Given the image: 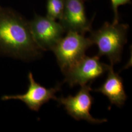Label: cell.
<instances>
[{"label": "cell", "instance_id": "cell-1", "mask_svg": "<svg viewBox=\"0 0 132 132\" xmlns=\"http://www.w3.org/2000/svg\"><path fill=\"white\" fill-rule=\"evenodd\" d=\"M29 23L11 9L0 5V54L23 60L40 56Z\"/></svg>", "mask_w": 132, "mask_h": 132}, {"label": "cell", "instance_id": "cell-2", "mask_svg": "<svg viewBox=\"0 0 132 132\" xmlns=\"http://www.w3.org/2000/svg\"><path fill=\"white\" fill-rule=\"evenodd\" d=\"M127 24L108 22L95 31H90L89 39L98 48L97 55H105L113 65L120 61L123 48L127 42Z\"/></svg>", "mask_w": 132, "mask_h": 132}, {"label": "cell", "instance_id": "cell-3", "mask_svg": "<svg viewBox=\"0 0 132 132\" xmlns=\"http://www.w3.org/2000/svg\"><path fill=\"white\" fill-rule=\"evenodd\" d=\"M93 45L89 38L73 31L67 32L52 49L59 67L65 73L85 55L86 50Z\"/></svg>", "mask_w": 132, "mask_h": 132}, {"label": "cell", "instance_id": "cell-4", "mask_svg": "<svg viewBox=\"0 0 132 132\" xmlns=\"http://www.w3.org/2000/svg\"><path fill=\"white\" fill-rule=\"evenodd\" d=\"M28 23L33 39L42 51H52L65 32L61 24L47 16L35 14Z\"/></svg>", "mask_w": 132, "mask_h": 132}, {"label": "cell", "instance_id": "cell-5", "mask_svg": "<svg viewBox=\"0 0 132 132\" xmlns=\"http://www.w3.org/2000/svg\"><path fill=\"white\" fill-rule=\"evenodd\" d=\"M110 65L101 63L99 56L85 55L64 73L65 82L71 87L75 85H85L92 82L96 78L102 76L108 71Z\"/></svg>", "mask_w": 132, "mask_h": 132}, {"label": "cell", "instance_id": "cell-6", "mask_svg": "<svg viewBox=\"0 0 132 132\" xmlns=\"http://www.w3.org/2000/svg\"><path fill=\"white\" fill-rule=\"evenodd\" d=\"M91 83L88 85H81L80 90L75 96L57 98V100L59 104L64 106L67 113L76 120L83 119L93 124L106 122L107 119L94 118L90 113V110L94 102V98L90 94L92 90Z\"/></svg>", "mask_w": 132, "mask_h": 132}, {"label": "cell", "instance_id": "cell-7", "mask_svg": "<svg viewBox=\"0 0 132 132\" xmlns=\"http://www.w3.org/2000/svg\"><path fill=\"white\" fill-rule=\"evenodd\" d=\"M29 86L28 89L24 94L5 95L2 97V100L11 99L19 100L23 101L31 110L38 111L43 105L51 99L57 100L55 94L60 90V86L55 88L47 89L36 82L31 72L28 75Z\"/></svg>", "mask_w": 132, "mask_h": 132}, {"label": "cell", "instance_id": "cell-8", "mask_svg": "<svg viewBox=\"0 0 132 132\" xmlns=\"http://www.w3.org/2000/svg\"><path fill=\"white\" fill-rule=\"evenodd\" d=\"M84 2L85 0H64V10L59 23L65 32L84 35L91 31L92 22L87 17Z\"/></svg>", "mask_w": 132, "mask_h": 132}, {"label": "cell", "instance_id": "cell-9", "mask_svg": "<svg viewBox=\"0 0 132 132\" xmlns=\"http://www.w3.org/2000/svg\"><path fill=\"white\" fill-rule=\"evenodd\" d=\"M108 71L107 77L103 84L94 90L106 95L111 104L121 107L124 104L127 99L122 79L118 73L113 71V65H110Z\"/></svg>", "mask_w": 132, "mask_h": 132}, {"label": "cell", "instance_id": "cell-10", "mask_svg": "<svg viewBox=\"0 0 132 132\" xmlns=\"http://www.w3.org/2000/svg\"><path fill=\"white\" fill-rule=\"evenodd\" d=\"M64 0H47L46 16L53 20H60L64 10Z\"/></svg>", "mask_w": 132, "mask_h": 132}, {"label": "cell", "instance_id": "cell-11", "mask_svg": "<svg viewBox=\"0 0 132 132\" xmlns=\"http://www.w3.org/2000/svg\"><path fill=\"white\" fill-rule=\"evenodd\" d=\"M112 9L114 13V19L113 23L119 22V14H118V7L122 5L131 4V0H111Z\"/></svg>", "mask_w": 132, "mask_h": 132}]
</instances>
